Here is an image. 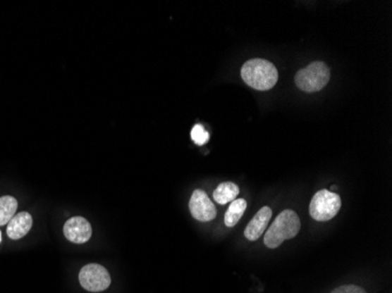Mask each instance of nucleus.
Here are the masks:
<instances>
[{
  "mask_svg": "<svg viewBox=\"0 0 392 293\" xmlns=\"http://www.w3.org/2000/svg\"><path fill=\"white\" fill-rule=\"evenodd\" d=\"M241 77L254 89L269 91L277 84L278 72L268 60L252 59L242 66Z\"/></svg>",
  "mask_w": 392,
  "mask_h": 293,
  "instance_id": "obj_1",
  "label": "nucleus"
},
{
  "mask_svg": "<svg viewBox=\"0 0 392 293\" xmlns=\"http://www.w3.org/2000/svg\"><path fill=\"white\" fill-rule=\"evenodd\" d=\"M301 222L294 210H283L276 217L264 235V244L267 248L276 249L284 241L294 238L300 232Z\"/></svg>",
  "mask_w": 392,
  "mask_h": 293,
  "instance_id": "obj_2",
  "label": "nucleus"
},
{
  "mask_svg": "<svg viewBox=\"0 0 392 293\" xmlns=\"http://www.w3.org/2000/svg\"><path fill=\"white\" fill-rule=\"evenodd\" d=\"M330 70L322 61H315L298 70L295 77V84L301 91L314 93L329 84Z\"/></svg>",
  "mask_w": 392,
  "mask_h": 293,
  "instance_id": "obj_3",
  "label": "nucleus"
},
{
  "mask_svg": "<svg viewBox=\"0 0 392 293\" xmlns=\"http://www.w3.org/2000/svg\"><path fill=\"white\" fill-rule=\"evenodd\" d=\"M342 201L340 196L335 192L323 189L316 192L312 197L309 213L310 216L317 222H326L336 216L340 211Z\"/></svg>",
  "mask_w": 392,
  "mask_h": 293,
  "instance_id": "obj_4",
  "label": "nucleus"
},
{
  "mask_svg": "<svg viewBox=\"0 0 392 293\" xmlns=\"http://www.w3.org/2000/svg\"><path fill=\"white\" fill-rule=\"evenodd\" d=\"M79 282L85 290L90 292H102L111 285V276L104 266L99 264H88L80 270Z\"/></svg>",
  "mask_w": 392,
  "mask_h": 293,
  "instance_id": "obj_5",
  "label": "nucleus"
},
{
  "mask_svg": "<svg viewBox=\"0 0 392 293\" xmlns=\"http://www.w3.org/2000/svg\"><path fill=\"white\" fill-rule=\"evenodd\" d=\"M190 210L192 216L200 222H210L216 217V209L206 192L195 190L190 197Z\"/></svg>",
  "mask_w": 392,
  "mask_h": 293,
  "instance_id": "obj_6",
  "label": "nucleus"
},
{
  "mask_svg": "<svg viewBox=\"0 0 392 293\" xmlns=\"http://www.w3.org/2000/svg\"><path fill=\"white\" fill-rule=\"evenodd\" d=\"M63 235L75 244L86 243L92 236L91 223L84 217H72L63 225Z\"/></svg>",
  "mask_w": 392,
  "mask_h": 293,
  "instance_id": "obj_7",
  "label": "nucleus"
},
{
  "mask_svg": "<svg viewBox=\"0 0 392 293\" xmlns=\"http://www.w3.org/2000/svg\"><path fill=\"white\" fill-rule=\"evenodd\" d=\"M271 215L273 211L269 206H263L262 209H259L245 227V237L249 241H257L268 227V223L271 220Z\"/></svg>",
  "mask_w": 392,
  "mask_h": 293,
  "instance_id": "obj_8",
  "label": "nucleus"
},
{
  "mask_svg": "<svg viewBox=\"0 0 392 293\" xmlns=\"http://www.w3.org/2000/svg\"><path fill=\"white\" fill-rule=\"evenodd\" d=\"M32 224H33V220L30 213L26 211L17 213L7 223V236L11 239H20L28 234V231L31 230Z\"/></svg>",
  "mask_w": 392,
  "mask_h": 293,
  "instance_id": "obj_9",
  "label": "nucleus"
},
{
  "mask_svg": "<svg viewBox=\"0 0 392 293\" xmlns=\"http://www.w3.org/2000/svg\"><path fill=\"white\" fill-rule=\"evenodd\" d=\"M238 192H240V189H238V185H235V183H233V182H223V183H221L215 189V192L213 194L214 199L221 206H224V204L233 202V201L238 199Z\"/></svg>",
  "mask_w": 392,
  "mask_h": 293,
  "instance_id": "obj_10",
  "label": "nucleus"
},
{
  "mask_svg": "<svg viewBox=\"0 0 392 293\" xmlns=\"http://www.w3.org/2000/svg\"><path fill=\"white\" fill-rule=\"evenodd\" d=\"M247 209V202L243 199H236L231 203L227 213L224 215V224L228 227H233L240 222Z\"/></svg>",
  "mask_w": 392,
  "mask_h": 293,
  "instance_id": "obj_11",
  "label": "nucleus"
},
{
  "mask_svg": "<svg viewBox=\"0 0 392 293\" xmlns=\"http://www.w3.org/2000/svg\"><path fill=\"white\" fill-rule=\"evenodd\" d=\"M18 201L13 196L0 197V227L8 223L17 213Z\"/></svg>",
  "mask_w": 392,
  "mask_h": 293,
  "instance_id": "obj_12",
  "label": "nucleus"
},
{
  "mask_svg": "<svg viewBox=\"0 0 392 293\" xmlns=\"http://www.w3.org/2000/svg\"><path fill=\"white\" fill-rule=\"evenodd\" d=\"M190 137H192V140L195 142L197 146H203L206 144L208 141H209V134L207 132L203 126L201 125H195L192 130V133H190Z\"/></svg>",
  "mask_w": 392,
  "mask_h": 293,
  "instance_id": "obj_13",
  "label": "nucleus"
},
{
  "mask_svg": "<svg viewBox=\"0 0 392 293\" xmlns=\"http://www.w3.org/2000/svg\"><path fill=\"white\" fill-rule=\"evenodd\" d=\"M331 293H367L365 289L357 285H343V287H337Z\"/></svg>",
  "mask_w": 392,
  "mask_h": 293,
  "instance_id": "obj_14",
  "label": "nucleus"
},
{
  "mask_svg": "<svg viewBox=\"0 0 392 293\" xmlns=\"http://www.w3.org/2000/svg\"><path fill=\"white\" fill-rule=\"evenodd\" d=\"M337 187L336 185H333V187H331V189H330V192H333V190H336Z\"/></svg>",
  "mask_w": 392,
  "mask_h": 293,
  "instance_id": "obj_15",
  "label": "nucleus"
},
{
  "mask_svg": "<svg viewBox=\"0 0 392 293\" xmlns=\"http://www.w3.org/2000/svg\"><path fill=\"white\" fill-rule=\"evenodd\" d=\"M0 243H1V231H0Z\"/></svg>",
  "mask_w": 392,
  "mask_h": 293,
  "instance_id": "obj_16",
  "label": "nucleus"
}]
</instances>
